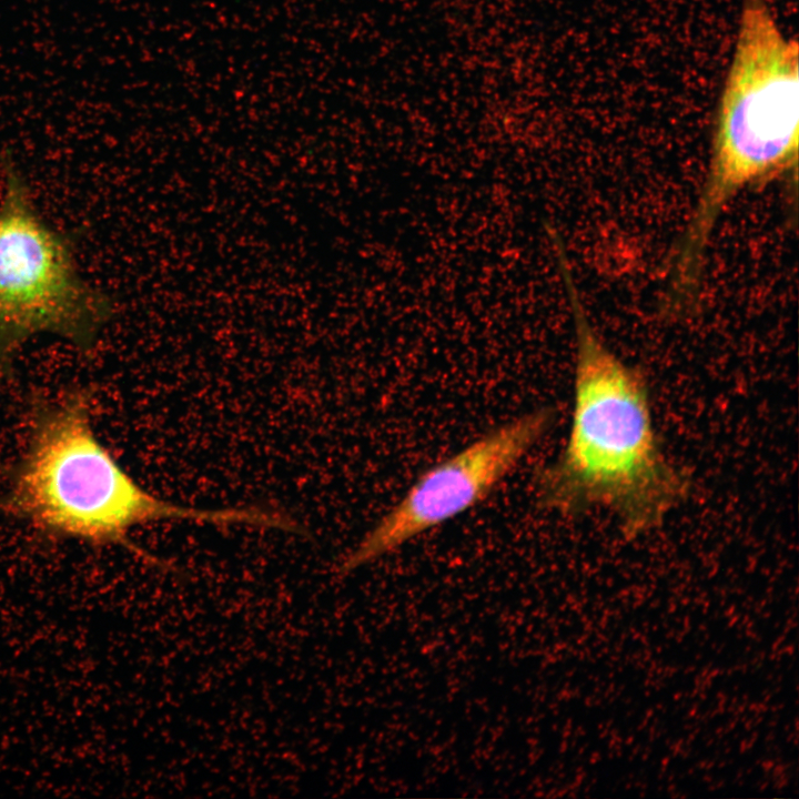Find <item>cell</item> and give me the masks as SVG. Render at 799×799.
<instances>
[{
    "instance_id": "6da1fadb",
    "label": "cell",
    "mask_w": 799,
    "mask_h": 799,
    "mask_svg": "<svg viewBox=\"0 0 799 799\" xmlns=\"http://www.w3.org/2000/svg\"><path fill=\"white\" fill-rule=\"evenodd\" d=\"M553 249L574 323V394L566 443L537 472L536 499L565 516L606 509L634 539L660 526L691 482L664 452L645 375L606 345L585 311L565 245Z\"/></svg>"
},
{
    "instance_id": "7a4b0ae2",
    "label": "cell",
    "mask_w": 799,
    "mask_h": 799,
    "mask_svg": "<svg viewBox=\"0 0 799 799\" xmlns=\"http://www.w3.org/2000/svg\"><path fill=\"white\" fill-rule=\"evenodd\" d=\"M91 412V394L82 387L34 398L28 444L0 496L1 514L44 536L133 550L129 532L160 519L269 525L266 509L204 510L150 494L100 442Z\"/></svg>"
},
{
    "instance_id": "3957f363",
    "label": "cell",
    "mask_w": 799,
    "mask_h": 799,
    "mask_svg": "<svg viewBox=\"0 0 799 799\" xmlns=\"http://www.w3.org/2000/svg\"><path fill=\"white\" fill-rule=\"evenodd\" d=\"M799 51L767 0H742L734 54L716 113L709 165L678 243L706 255L728 203L754 185L789 176L799 159Z\"/></svg>"
},
{
    "instance_id": "277c9868",
    "label": "cell",
    "mask_w": 799,
    "mask_h": 799,
    "mask_svg": "<svg viewBox=\"0 0 799 799\" xmlns=\"http://www.w3.org/2000/svg\"><path fill=\"white\" fill-rule=\"evenodd\" d=\"M0 374L36 335L91 350L114 318L113 297L81 273L71 235L39 212L22 171L1 159Z\"/></svg>"
},
{
    "instance_id": "5b68a950",
    "label": "cell",
    "mask_w": 799,
    "mask_h": 799,
    "mask_svg": "<svg viewBox=\"0 0 799 799\" xmlns=\"http://www.w3.org/2000/svg\"><path fill=\"white\" fill-rule=\"evenodd\" d=\"M556 413L542 407L503 423L424 472L343 559L367 565L484 502L540 442Z\"/></svg>"
}]
</instances>
